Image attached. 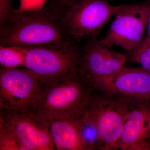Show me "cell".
I'll return each instance as SVG.
<instances>
[{"instance_id":"7a4b0ae2","label":"cell","mask_w":150,"mask_h":150,"mask_svg":"<svg viewBox=\"0 0 150 150\" xmlns=\"http://www.w3.org/2000/svg\"><path fill=\"white\" fill-rule=\"evenodd\" d=\"M93 90L88 79L79 72L42 87L34 113L48 120H77L86 115Z\"/></svg>"},{"instance_id":"5bb4252c","label":"cell","mask_w":150,"mask_h":150,"mask_svg":"<svg viewBox=\"0 0 150 150\" xmlns=\"http://www.w3.org/2000/svg\"><path fill=\"white\" fill-rule=\"evenodd\" d=\"M25 52L22 47L0 45L1 67H25Z\"/></svg>"},{"instance_id":"6da1fadb","label":"cell","mask_w":150,"mask_h":150,"mask_svg":"<svg viewBox=\"0 0 150 150\" xmlns=\"http://www.w3.org/2000/svg\"><path fill=\"white\" fill-rule=\"evenodd\" d=\"M75 41L67 29L64 12L50 1L37 10L14 9L0 25V45H61Z\"/></svg>"},{"instance_id":"9c48e42d","label":"cell","mask_w":150,"mask_h":150,"mask_svg":"<svg viewBox=\"0 0 150 150\" xmlns=\"http://www.w3.org/2000/svg\"><path fill=\"white\" fill-rule=\"evenodd\" d=\"M0 118L8 123L27 150H56L47 119L34 112L18 114L1 109Z\"/></svg>"},{"instance_id":"ba28073f","label":"cell","mask_w":150,"mask_h":150,"mask_svg":"<svg viewBox=\"0 0 150 150\" xmlns=\"http://www.w3.org/2000/svg\"><path fill=\"white\" fill-rule=\"evenodd\" d=\"M120 7L112 5L105 0H77L64 13L68 31L79 42L85 36L98 37Z\"/></svg>"},{"instance_id":"3957f363","label":"cell","mask_w":150,"mask_h":150,"mask_svg":"<svg viewBox=\"0 0 150 150\" xmlns=\"http://www.w3.org/2000/svg\"><path fill=\"white\" fill-rule=\"evenodd\" d=\"M79 42L20 46L25 52V67L35 74L42 87L64 80L80 71L82 48Z\"/></svg>"},{"instance_id":"5b68a950","label":"cell","mask_w":150,"mask_h":150,"mask_svg":"<svg viewBox=\"0 0 150 150\" xmlns=\"http://www.w3.org/2000/svg\"><path fill=\"white\" fill-rule=\"evenodd\" d=\"M86 77L94 90L131 107L150 105V73L142 67H124L108 76Z\"/></svg>"},{"instance_id":"8992f818","label":"cell","mask_w":150,"mask_h":150,"mask_svg":"<svg viewBox=\"0 0 150 150\" xmlns=\"http://www.w3.org/2000/svg\"><path fill=\"white\" fill-rule=\"evenodd\" d=\"M133 107L128 103L94 90L89 99L86 114L96 125L103 150H115L123 126Z\"/></svg>"},{"instance_id":"ac0fdd59","label":"cell","mask_w":150,"mask_h":150,"mask_svg":"<svg viewBox=\"0 0 150 150\" xmlns=\"http://www.w3.org/2000/svg\"><path fill=\"white\" fill-rule=\"evenodd\" d=\"M146 30V35L143 38L142 42L137 47L130 51L137 52L150 46V14L148 20Z\"/></svg>"},{"instance_id":"9a60e30c","label":"cell","mask_w":150,"mask_h":150,"mask_svg":"<svg viewBox=\"0 0 150 150\" xmlns=\"http://www.w3.org/2000/svg\"><path fill=\"white\" fill-rule=\"evenodd\" d=\"M0 150H27L8 123L1 118Z\"/></svg>"},{"instance_id":"e0dca14e","label":"cell","mask_w":150,"mask_h":150,"mask_svg":"<svg viewBox=\"0 0 150 150\" xmlns=\"http://www.w3.org/2000/svg\"><path fill=\"white\" fill-rule=\"evenodd\" d=\"M13 0H0V25L2 24L14 10Z\"/></svg>"},{"instance_id":"52a82bcc","label":"cell","mask_w":150,"mask_h":150,"mask_svg":"<svg viewBox=\"0 0 150 150\" xmlns=\"http://www.w3.org/2000/svg\"><path fill=\"white\" fill-rule=\"evenodd\" d=\"M150 14V0L144 2L120 5L110 28L102 39V45H117L129 51L142 42Z\"/></svg>"},{"instance_id":"2e32d148","label":"cell","mask_w":150,"mask_h":150,"mask_svg":"<svg viewBox=\"0 0 150 150\" xmlns=\"http://www.w3.org/2000/svg\"><path fill=\"white\" fill-rule=\"evenodd\" d=\"M127 59L139 64L142 69L150 73V46L137 52L129 51Z\"/></svg>"},{"instance_id":"7c38bea8","label":"cell","mask_w":150,"mask_h":150,"mask_svg":"<svg viewBox=\"0 0 150 150\" xmlns=\"http://www.w3.org/2000/svg\"><path fill=\"white\" fill-rule=\"evenodd\" d=\"M56 150H86L81 139L76 120H48Z\"/></svg>"},{"instance_id":"d6986e66","label":"cell","mask_w":150,"mask_h":150,"mask_svg":"<svg viewBox=\"0 0 150 150\" xmlns=\"http://www.w3.org/2000/svg\"><path fill=\"white\" fill-rule=\"evenodd\" d=\"M77 1V0H51L50 2L65 13Z\"/></svg>"},{"instance_id":"8fae6325","label":"cell","mask_w":150,"mask_h":150,"mask_svg":"<svg viewBox=\"0 0 150 150\" xmlns=\"http://www.w3.org/2000/svg\"><path fill=\"white\" fill-rule=\"evenodd\" d=\"M115 150H150V105L132 108Z\"/></svg>"},{"instance_id":"277c9868","label":"cell","mask_w":150,"mask_h":150,"mask_svg":"<svg viewBox=\"0 0 150 150\" xmlns=\"http://www.w3.org/2000/svg\"><path fill=\"white\" fill-rule=\"evenodd\" d=\"M42 87L25 67L0 68V109L18 114L34 112Z\"/></svg>"},{"instance_id":"4fadbf2b","label":"cell","mask_w":150,"mask_h":150,"mask_svg":"<svg viewBox=\"0 0 150 150\" xmlns=\"http://www.w3.org/2000/svg\"><path fill=\"white\" fill-rule=\"evenodd\" d=\"M81 139L86 150H103V144L96 125L87 115L76 120Z\"/></svg>"},{"instance_id":"30bf717a","label":"cell","mask_w":150,"mask_h":150,"mask_svg":"<svg viewBox=\"0 0 150 150\" xmlns=\"http://www.w3.org/2000/svg\"><path fill=\"white\" fill-rule=\"evenodd\" d=\"M82 48L80 72L88 77L112 74L125 66L127 57L102 45L97 37H88Z\"/></svg>"}]
</instances>
